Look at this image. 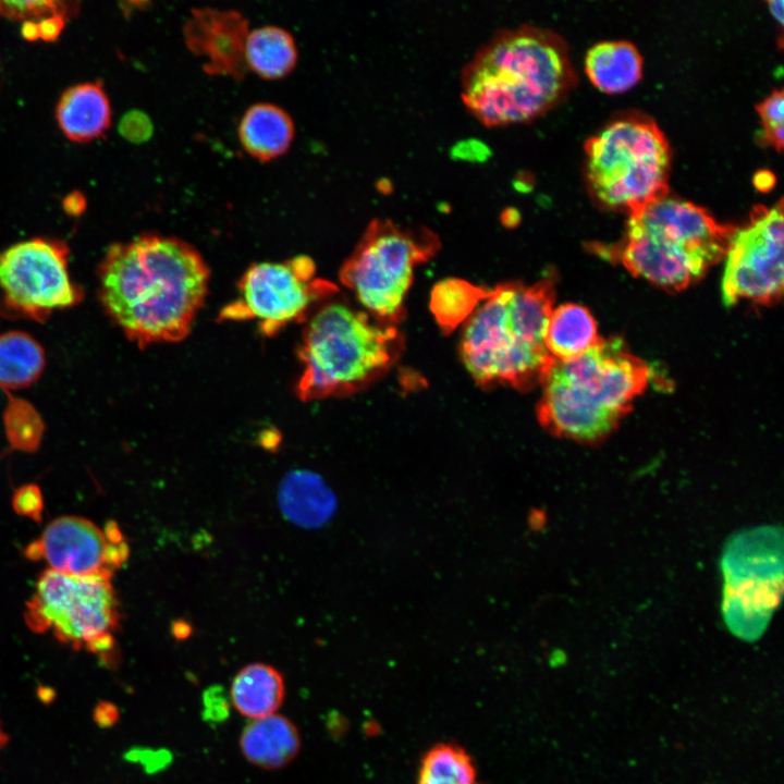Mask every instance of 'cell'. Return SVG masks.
<instances>
[{"label": "cell", "mask_w": 784, "mask_h": 784, "mask_svg": "<svg viewBox=\"0 0 784 784\" xmlns=\"http://www.w3.org/2000/svg\"><path fill=\"white\" fill-rule=\"evenodd\" d=\"M585 70L591 83L600 90L608 94L622 93L640 79L642 58L629 41H601L587 51Z\"/></svg>", "instance_id": "ffe728a7"}, {"label": "cell", "mask_w": 784, "mask_h": 784, "mask_svg": "<svg viewBox=\"0 0 784 784\" xmlns=\"http://www.w3.org/2000/svg\"><path fill=\"white\" fill-rule=\"evenodd\" d=\"M783 200L756 206L749 222L731 235L724 258L722 297L726 306L747 299L773 305L783 293Z\"/></svg>", "instance_id": "4fadbf2b"}, {"label": "cell", "mask_w": 784, "mask_h": 784, "mask_svg": "<svg viewBox=\"0 0 784 784\" xmlns=\"http://www.w3.org/2000/svg\"><path fill=\"white\" fill-rule=\"evenodd\" d=\"M111 106L101 82H86L68 88L56 108L62 133L72 142L87 143L102 137L111 124Z\"/></svg>", "instance_id": "2e32d148"}, {"label": "cell", "mask_w": 784, "mask_h": 784, "mask_svg": "<svg viewBox=\"0 0 784 784\" xmlns=\"http://www.w3.org/2000/svg\"><path fill=\"white\" fill-rule=\"evenodd\" d=\"M338 286L317 275L315 261L298 255L283 261L253 264L241 277L237 296L225 305L219 321H249L273 336L286 326L307 320L315 305L338 293Z\"/></svg>", "instance_id": "8fae6325"}, {"label": "cell", "mask_w": 784, "mask_h": 784, "mask_svg": "<svg viewBox=\"0 0 784 784\" xmlns=\"http://www.w3.org/2000/svg\"><path fill=\"white\" fill-rule=\"evenodd\" d=\"M575 82L567 45L529 24L498 29L461 72V98L486 126L529 122L555 106Z\"/></svg>", "instance_id": "7a4b0ae2"}, {"label": "cell", "mask_w": 784, "mask_h": 784, "mask_svg": "<svg viewBox=\"0 0 784 784\" xmlns=\"http://www.w3.org/2000/svg\"><path fill=\"white\" fill-rule=\"evenodd\" d=\"M25 622L35 633L51 632L61 642L106 656L120 623L111 577L74 576L46 569L26 603Z\"/></svg>", "instance_id": "9c48e42d"}, {"label": "cell", "mask_w": 784, "mask_h": 784, "mask_svg": "<svg viewBox=\"0 0 784 784\" xmlns=\"http://www.w3.org/2000/svg\"><path fill=\"white\" fill-rule=\"evenodd\" d=\"M650 367L618 339L600 342L571 360H554L537 406L550 433L580 443L607 438L651 379Z\"/></svg>", "instance_id": "277c9868"}, {"label": "cell", "mask_w": 784, "mask_h": 784, "mask_svg": "<svg viewBox=\"0 0 784 784\" xmlns=\"http://www.w3.org/2000/svg\"><path fill=\"white\" fill-rule=\"evenodd\" d=\"M21 34L24 39L28 41H36L40 39L38 24L35 21H25L21 27Z\"/></svg>", "instance_id": "e575fe53"}, {"label": "cell", "mask_w": 784, "mask_h": 784, "mask_svg": "<svg viewBox=\"0 0 784 784\" xmlns=\"http://www.w3.org/2000/svg\"><path fill=\"white\" fill-rule=\"evenodd\" d=\"M98 280L106 313L144 348L188 335L207 296L210 270L191 244L147 233L112 244L99 265Z\"/></svg>", "instance_id": "6da1fadb"}, {"label": "cell", "mask_w": 784, "mask_h": 784, "mask_svg": "<svg viewBox=\"0 0 784 784\" xmlns=\"http://www.w3.org/2000/svg\"><path fill=\"white\" fill-rule=\"evenodd\" d=\"M87 207V199L85 195L79 191H73L70 192L63 199H62V208L63 210L72 217H78L81 216Z\"/></svg>", "instance_id": "836d02e7"}, {"label": "cell", "mask_w": 784, "mask_h": 784, "mask_svg": "<svg viewBox=\"0 0 784 784\" xmlns=\"http://www.w3.org/2000/svg\"><path fill=\"white\" fill-rule=\"evenodd\" d=\"M12 506L16 514L40 522L44 512V497L39 487L28 483L17 488L12 497Z\"/></svg>", "instance_id": "f546056e"}, {"label": "cell", "mask_w": 784, "mask_h": 784, "mask_svg": "<svg viewBox=\"0 0 784 784\" xmlns=\"http://www.w3.org/2000/svg\"><path fill=\"white\" fill-rule=\"evenodd\" d=\"M248 70L266 79L282 78L297 62L293 36L284 28L265 25L249 30L244 49Z\"/></svg>", "instance_id": "603a6c76"}, {"label": "cell", "mask_w": 784, "mask_h": 784, "mask_svg": "<svg viewBox=\"0 0 784 784\" xmlns=\"http://www.w3.org/2000/svg\"><path fill=\"white\" fill-rule=\"evenodd\" d=\"M417 784H480L474 759L462 746L439 743L424 755Z\"/></svg>", "instance_id": "484cf974"}, {"label": "cell", "mask_w": 784, "mask_h": 784, "mask_svg": "<svg viewBox=\"0 0 784 784\" xmlns=\"http://www.w3.org/2000/svg\"><path fill=\"white\" fill-rule=\"evenodd\" d=\"M403 339L387 326L341 302L309 316L297 346L303 402L358 392L385 375L401 355Z\"/></svg>", "instance_id": "5b68a950"}, {"label": "cell", "mask_w": 784, "mask_h": 784, "mask_svg": "<svg viewBox=\"0 0 784 784\" xmlns=\"http://www.w3.org/2000/svg\"><path fill=\"white\" fill-rule=\"evenodd\" d=\"M37 24L40 39L51 42L57 40L61 35L65 26V20L61 16L52 15L41 19Z\"/></svg>", "instance_id": "1f68e13d"}, {"label": "cell", "mask_w": 784, "mask_h": 784, "mask_svg": "<svg viewBox=\"0 0 784 784\" xmlns=\"http://www.w3.org/2000/svg\"><path fill=\"white\" fill-rule=\"evenodd\" d=\"M294 133L291 115L269 102L250 106L238 124V138L243 148L260 161H270L285 154Z\"/></svg>", "instance_id": "ac0fdd59"}, {"label": "cell", "mask_w": 784, "mask_h": 784, "mask_svg": "<svg viewBox=\"0 0 784 784\" xmlns=\"http://www.w3.org/2000/svg\"><path fill=\"white\" fill-rule=\"evenodd\" d=\"M783 90L774 89L757 106L765 139L776 149L783 148L784 140V100Z\"/></svg>", "instance_id": "f1b7e54d"}, {"label": "cell", "mask_w": 784, "mask_h": 784, "mask_svg": "<svg viewBox=\"0 0 784 784\" xmlns=\"http://www.w3.org/2000/svg\"><path fill=\"white\" fill-rule=\"evenodd\" d=\"M587 181L595 197L629 210L669 195L670 146L651 120L612 122L585 144Z\"/></svg>", "instance_id": "ba28073f"}, {"label": "cell", "mask_w": 784, "mask_h": 784, "mask_svg": "<svg viewBox=\"0 0 784 784\" xmlns=\"http://www.w3.org/2000/svg\"><path fill=\"white\" fill-rule=\"evenodd\" d=\"M490 293L491 289L475 285L463 279H444L431 291L430 310L440 329L449 334L460 324L465 323Z\"/></svg>", "instance_id": "d4e9b609"}, {"label": "cell", "mask_w": 784, "mask_h": 784, "mask_svg": "<svg viewBox=\"0 0 784 784\" xmlns=\"http://www.w3.org/2000/svg\"><path fill=\"white\" fill-rule=\"evenodd\" d=\"M453 155L455 157H461L464 159L481 160V157H483V159L487 158L488 148H487V146L481 145L480 142L471 139V140L458 143L453 148Z\"/></svg>", "instance_id": "d6a6232c"}, {"label": "cell", "mask_w": 784, "mask_h": 784, "mask_svg": "<svg viewBox=\"0 0 784 784\" xmlns=\"http://www.w3.org/2000/svg\"><path fill=\"white\" fill-rule=\"evenodd\" d=\"M279 503L290 522L306 528L321 526L335 509L334 497L323 480L307 470H294L283 478Z\"/></svg>", "instance_id": "d6986e66"}, {"label": "cell", "mask_w": 784, "mask_h": 784, "mask_svg": "<svg viewBox=\"0 0 784 784\" xmlns=\"http://www.w3.org/2000/svg\"><path fill=\"white\" fill-rule=\"evenodd\" d=\"M7 742H8V736L4 733V731L2 730V726L0 724V750L4 747Z\"/></svg>", "instance_id": "74e56055"}, {"label": "cell", "mask_w": 784, "mask_h": 784, "mask_svg": "<svg viewBox=\"0 0 784 784\" xmlns=\"http://www.w3.org/2000/svg\"><path fill=\"white\" fill-rule=\"evenodd\" d=\"M285 695L281 673L266 663H250L234 676L230 697L242 715L255 720L277 713Z\"/></svg>", "instance_id": "44dd1931"}, {"label": "cell", "mask_w": 784, "mask_h": 784, "mask_svg": "<svg viewBox=\"0 0 784 784\" xmlns=\"http://www.w3.org/2000/svg\"><path fill=\"white\" fill-rule=\"evenodd\" d=\"M240 747L252 764L277 770L296 758L301 749V736L290 719L274 713L250 720L241 734Z\"/></svg>", "instance_id": "e0dca14e"}, {"label": "cell", "mask_w": 784, "mask_h": 784, "mask_svg": "<svg viewBox=\"0 0 784 784\" xmlns=\"http://www.w3.org/2000/svg\"><path fill=\"white\" fill-rule=\"evenodd\" d=\"M769 10L774 19L782 25L783 23V1L782 0H770L768 1Z\"/></svg>", "instance_id": "d590c367"}, {"label": "cell", "mask_w": 784, "mask_h": 784, "mask_svg": "<svg viewBox=\"0 0 784 784\" xmlns=\"http://www.w3.org/2000/svg\"><path fill=\"white\" fill-rule=\"evenodd\" d=\"M69 246L56 238L36 237L0 253V289L7 305L37 321L53 310L78 304L81 287L70 278Z\"/></svg>", "instance_id": "7c38bea8"}, {"label": "cell", "mask_w": 784, "mask_h": 784, "mask_svg": "<svg viewBox=\"0 0 784 784\" xmlns=\"http://www.w3.org/2000/svg\"><path fill=\"white\" fill-rule=\"evenodd\" d=\"M128 554L117 523L101 529L79 516L56 518L25 550L27 559L44 561L49 569L74 576L112 577Z\"/></svg>", "instance_id": "5bb4252c"}, {"label": "cell", "mask_w": 784, "mask_h": 784, "mask_svg": "<svg viewBox=\"0 0 784 784\" xmlns=\"http://www.w3.org/2000/svg\"><path fill=\"white\" fill-rule=\"evenodd\" d=\"M554 299L550 278L491 289L464 323L461 338V357L476 383L518 391L541 384L555 360L544 344Z\"/></svg>", "instance_id": "3957f363"}, {"label": "cell", "mask_w": 784, "mask_h": 784, "mask_svg": "<svg viewBox=\"0 0 784 784\" xmlns=\"http://www.w3.org/2000/svg\"><path fill=\"white\" fill-rule=\"evenodd\" d=\"M502 221L505 225H515L519 221V213L514 208H506L502 212Z\"/></svg>", "instance_id": "8d00e7d4"}, {"label": "cell", "mask_w": 784, "mask_h": 784, "mask_svg": "<svg viewBox=\"0 0 784 784\" xmlns=\"http://www.w3.org/2000/svg\"><path fill=\"white\" fill-rule=\"evenodd\" d=\"M628 212L618 260L634 277L669 291L688 287L723 259L735 230L705 208L669 195Z\"/></svg>", "instance_id": "8992f818"}, {"label": "cell", "mask_w": 784, "mask_h": 784, "mask_svg": "<svg viewBox=\"0 0 784 784\" xmlns=\"http://www.w3.org/2000/svg\"><path fill=\"white\" fill-rule=\"evenodd\" d=\"M77 1H4L0 0V16L15 21H33L52 15L63 17L65 21L78 14Z\"/></svg>", "instance_id": "83f0119b"}, {"label": "cell", "mask_w": 784, "mask_h": 784, "mask_svg": "<svg viewBox=\"0 0 784 784\" xmlns=\"http://www.w3.org/2000/svg\"><path fill=\"white\" fill-rule=\"evenodd\" d=\"M248 21L238 11L192 9L183 26L187 48L204 59L203 69L212 75L243 78L248 69L244 49Z\"/></svg>", "instance_id": "9a60e30c"}, {"label": "cell", "mask_w": 784, "mask_h": 784, "mask_svg": "<svg viewBox=\"0 0 784 784\" xmlns=\"http://www.w3.org/2000/svg\"><path fill=\"white\" fill-rule=\"evenodd\" d=\"M721 568L724 622L734 636L755 641L765 632L781 599V529L762 526L736 534L724 548Z\"/></svg>", "instance_id": "30bf717a"}, {"label": "cell", "mask_w": 784, "mask_h": 784, "mask_svg": "<svg viewBox=\"0 0 784 784\" xmlns=\"http://www.w3.org/2000/svg\"><path fill=\"white\" fill-rule=\"evenodd\" d=\"M45 362L44 348L29 334L9 331L0 335V387L30 385L40 377Z\"/></svg>", "instance_id": "cb8c5ba5"}, {"label": "cell", "mask_w": 784, "mask_h": 784, "mask_svg": "<svg viewBox=\"0 0 784 784\" xmlns=\"http://www.w3.org/2000/svg\"><path fill=\"white\" fill-rule=\"evenodd\" d=\"M600 340L596 320L586 307L568 303L552 309L544 344L554 359H574L596 346Z\"/></svg>", "instance_id": "7402d4cb"}, {"label": "cell", "mask_w": 784, "mask_h": 784, "mask_svg": "<svg viewBox=\"0 0 784 784\" xmlns=\"http://www.w3.org/2000/svg\"><path fill=\"white\" fill-rule=\"evenodd\" d=\"M439 248L438 235L427 226H401L375 218L343 262L340 281L375 320L395 326L405 316L404 299L415 268Z\"/></svg>", "instance_id": "52a82bcc"}, {"label": "cell", "mask_w": 784, "mask_h": 784, "mask_svg": "<svg viewBox=\"0 0 784 784\" xmlns=\"http://www.w3.org/2000/svg\"><path fill=\"white\" fill-rule=\"evenodd\" d=\"M7 437L17 450L34 452L40 444L44 425L27 403L12 400L4 417Z\"/></svg>", "instance_id": "4316f807"}, {"label": "cell", "mask_w": 784, "mask_h": 784, "mask_svg": "<svg viewBox=\"0 0 784 784\" xmlns=\"http://www.w3.org/2000/svg\"><path fill=\"white\" fill-rule=\"evenodd\" d=\"M120 134L132 143H143L150 138L154 126L150 118L143 111L126 112L119 124Z\"/></svg>", "instance_id": "4dcf8cb0"}]
</instances>
